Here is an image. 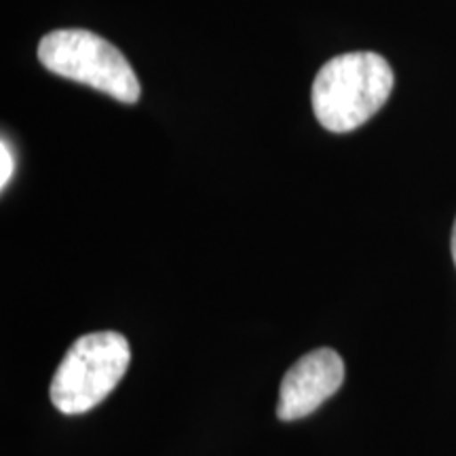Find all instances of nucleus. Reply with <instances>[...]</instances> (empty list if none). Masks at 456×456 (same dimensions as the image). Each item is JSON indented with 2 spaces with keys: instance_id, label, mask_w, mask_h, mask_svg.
Instances as JSON below:
<instances>
[{
  "instance_id": "nucleus-1",
  "label": "nucleus",
  "mask_w": 456,
  "mask_h": 456,
  "mask_svg": "<svg viewBox=\"0 0 456 456\" xmlns=\"http://www.w3.org/2000/svg\"><path fill=\"white\" fill-rule=\"evenodd\" d=\"M393 83L395 77L383 55L353 51L332 57L313 81V112L323 129L349 134L385 106Z\"/></svg>"
},
{
  "instance_id": "nucleus-4",
  "label": "nucleus",
  "mask_w": 456,
  "mask_h": 456,
  "mask_svg": "<svg viewBox=\"0 0 456 456\" xmlns=\"http://www.w3.org/2000/svg\"><path fill=\"white\" fill-rule=\"evenodd\" d=\"M345 383V362L332 349H315L302 355L279 387L277 419L300 420L315 412Z\"/></svg>"
},
{
  "instance_id": "nucleus-5",
  "label": "nucleus",
  "mask_w": 456,
  "mask_h": 456,
  "mask_svg": "<svg viewBox=\"0 0 456 456\" xmlns=\"http://www.w3.org/2000/svg\"><path fill=\"white\" fill-rule=\"evenodd\" d=\"M0 163H3V167H0V188L4 191L15 174V157L7 140H3V146H0Z\"/></svg>"
},
{
  "instance_id": "nucleus-3",
  "label": "nucleus",
  "mask_w": 456,
  "mask_h": 456,
  "mask_svg": "<svg viewBox=\"0 0 456 456\" xmlns=\"http://www.w3.org/2000/svg\"><path fill=\"white\" fill-rule=\"evenodd\" d=\"M38 61L49 72L89 85L123 104L140 100V81L125 55L89 30L68 28L49 32L38 43Z\"/></svg>"
},
{
  "instance_id": "nucleus-2",
  "label": "nucleus",
  "mask_w": 456,
  "mask_h": 456,
  "mask_svg": "<svg viewBox=\"0 0 456 456\" xmlns=\"http://www.w3.org/2000/svg\"><path fill=\"white\" fill-rule=\"evenodd\" d=\"M131 362L129 342L118 332H94L74 340L51 380V402L64 414L89 412L121 383Z\"/></svg>"
},
{
  "instance_id": "nucleus-6",
  "label": "nucleus",
  "mask_w": 456,
  "mask_h": 456,
  "mask_svg": "<svg viewBox=\"0 0 456 456\" xmlns=\"http://www.w3.org/2000/svg\"><path fill=\"white\" fill-rule=\"evenodd\" d=\"M452 260L456 265V220H454V228H452Z\"/></svg>"
}]
</instances>
